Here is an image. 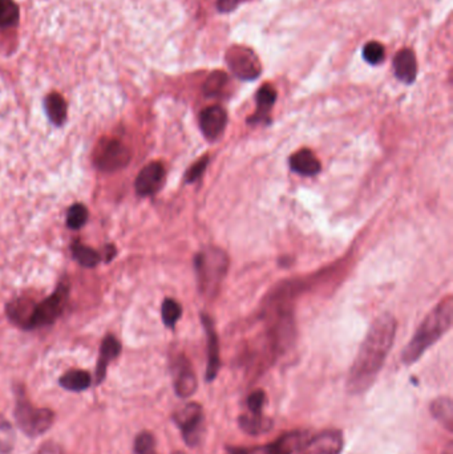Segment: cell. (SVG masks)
<instances>
[{"label": "cell", "mask_w": 453, "mask_h": 454, "mask_svg": "<svg viewBox=\"0 0 453 454\" xmlns=\"http://www.w3.org/2000/svg\"><path fill=\"white\" fill-rule=\"evenodd\" d=\"M226 60L230 70L242 80H254L261 73V64L256 53L245 47L229 50Z\"/></svg>", "instance_id": "obj_8"}, {"label": "cell", "mask_w": 453, "mask_h": 454, "mask_svg": "<svg viewBox=\"0 0 453 454\" xmlns=\"http://www.w3.org/2000/svg\"><path fill=\"white\" fill-rule=\"evenodd\" d=\"M172 373L175 394L178 397L187 399L196 393L198 387L196 372L193 370L189 359H186L184 355L175 358L172 365Z\"/></svg>", "instance_id": "obj_9"}, {"label": "cell", "mask_w": 453, "mask_h": 454, "mask_svg": "<svg viewBox=\"0 0 453 454\" xmlns=\"http://www.w3.org/2000/svg\"><path fill=\"white\" fill-rule=\"evenodd\" d=\"M238 423H239V428L250 436L268 433L274 426L273 420L266 417L263 412H249V411L238 417Z\"/></svg>", "instance_id": "obj_17"}, {"label": "cell", "mask_w": 453, "mask_h": 454, "mask_svg": "<svg viewBox=\"0 0 453 454\" xmlns=\"http://www.w3.org/2000/svg\"><path fill=\"white\" fill-rule=\"evenodd\" d=\"M344 438L340 431H324L311 438L303 454H340Z\"/></svg>", "instance_id": "obj_14"}, {"label": "cell", "mask_w": 453, "mask_h": 454, "mask_svg": "<svg viewBox=\"0 0 453 454\" xmlns=\"http://www.w3.org/2000/svg\"><path fill=\"white\" fill-rule=\"evenodd\" d=\"M45 112L55 125H62L67 118V104L59 93H51L45 99Z\"/></svg>", "instance_id": "obj_23"}, {"label": "cell", "mask_w": 453, "mask_h": 454, "mask_svg": "<svg viewBox=\"0 0 453 454\" xmlns=\"http://www.w3.org/2000/svg\"><path fill=\"white\" fill-rule=\"evenodd\" d=\"M227 125L226 111L213 105L204 109L200 116V128L209 141H216L224 133Z\"/></svg>", "instance_id": "obj_11"}, {"label": "cell", "mask_w": 453, "mask_h": 454, "mask_svg": "<svg viewBox=\"0 0 453 454\" xmlns=\"http://www.w3.org/2000/svg\"><path fill=\"white\" fill-rule=\"evenodd\" d=\"M59 384L67 391L82 392L91 387L92 379H91V375L87 371L72 370V371H68L62 375L59 380Z\"/></svg>", "instance_id": "obj_21"}, {"label": "cell", "mask_w": 453, "mask_h": 454, "mask_svg": "<svg viewBox=\"0 0 453 454\" xmlns=\"http://www.w3.org/2000/svg\"><path fill=\"white\" fill-rule=\"evenodd\" d=\"M207 164H209V155H204L202 158H200L197 161L195 165L190 166V169L186 172V182L193 184V182L198 181L205 173Z\"/></svg>", "instance_id": "obj_31"}, {"label": "cell", "mask_w": 453, "mask_h": 454, "mask_svg": "<svg viewBox=\"0 0 453 454\" xmlns=\"http://www.w3.org/2000/svg\"><path fill=\"white\" fill-rule=\"evenodd\" d=\"M396 328L398 323L390 314L381 315L371 324L347 379L351 394H361L372 387L391 351Z\"/></svg>", "instance_id": "obj_1"}, {"label": "cell", "mask_w": 453, "mask_h": 454, "mask_svg": "<svg viewBox=\"0 0 453 454\" xmlns=\"http://www.w3.org/2000/svg\"><path fill=\"white\" fill-rule=\"evenodd\" d=\"M265 405H266V394L261 389L250 393V396L247 397L246 406L249 412H263Z\"/></svg>", "instance_id": "obj_32"}, {"label": "cell", "mask_w": 453, "mask_h": 454, "mask_svg": "<svg viewBox=\"0 0 453 454\" xmlns=\"http://www.w3.org/2000/svg\"><path fill=\"white\" fill-rule=\"evenodd\" d=\"M393 68L396 77L404 84H411L416 79L417 64L416 57L411 50H402L398 52L393 60Z\"/></svg>", "instance_id": "obj_18"}, {"label": "cell", "mask_w": 453, "mask_h": 454, "mask_svg": "<svg viewBox=\"0 0 453 454\" xmlns=\"http://www.w3.org/2000/svg\"><path fill=\"white\" fill-rule=\"evenodd\" d=\"M87 219H88V210L82 204H76L68 210L67 225L72 230H79L85 225Z\"/></svg>", "instance_id": "obj_27"}, {"label": "cell", "mask_w": 453, "mask_h": 454, "mask_svg": "<svg viewBox=\"0 0 453 454\" xmlns=\"http://www.w3.org/2000/svg\"><path fill=\"white\" fill-rule=\"evenodd\" d=\"M15 420L27 436L39 437L53 425L55 413L51 409L32 405L24 388L19 387L15 391Z\"/></svg>", "instance_id": "obj_4"}, {"label": "cell", "mask_w": 453, "mask_h": 454, "mask_svg": "<svg viewBox=\"0 0 453 454\" xmlns=\"http://www.w3.org/2000/svg\"><path fill=\"white\" fill-rule=\"evenodd\" d=\"M442 454H453L452 443H449V444L445 446V449H444L443 453Z\"/></svg>", "instance_id": "obj_37"}, {"label": "cell", "mask_w": 453, "mask_h": 454, "mask_svg": "<svg viewBox=\"0 0 453 454\" xmlns=\"http://www.w3.org/2000/svg\"><path fill=\"white\" fill-rule=\"evenodd\" d=\"M277 100V92L273 87L263 85L257 93V111L249 118L250 124L268 121V114Z\"/></svg>", "instance_id": "obj_20"}, {"label": "cell", "mask_w": 453, "mask_h": 454, "mask_svg": "<svg viewBox=\"0 0 453 454\" xmlns=\"http://www.w3.org/2000/svg\"><path fill=\"white\" fill-rule=\"evenodd\" d=\"M35 454H62V449L60 448V445L55 444V443H45Z\"/></svg>", "instance_id": "obj_33"}, {"label": "cell", "mask_w": 453, "mask_h": 454, "mask_svg": "<svg viewBox=\"0 0 453 454\" xmlns=\"http://www.w3.org/2000/svg\"><path fill=\"white\" fill-rule=\"evenodd\" d=\"M175 425L180 428L186 445L195 448L201 444L205 436V414L200 404L187 403L173 414Z\"/></svg>", "instance_id": "obj_5"}, {"label": "cell", "mask_w": 453, "mask_h": 454, "mask_svg": "<svg viewBox=\"0 0 453 454\" xmlns=\"http://www.w3.org/2000/svg\"><path fill=\"white\" fill-rule=\"evenodd\" d=\"M11 423L1 413H0V431H10Z\"/></svg>", "instance_id": "obj_35"}, {"label": "cell", "mask_w": 453, "mask_h": 454, "mask_svg": "<svg viewBox=\"0 0 453 454\" xmlns=\"http://www.w3.org/2000/svg\"><path fill=\"white\" fill-rule=\"evenodd\" d=\"M129 149L117 140H108L97 146L94 153V164L103 172H116L129 164Z\"/></svg>", "instance_id": "obj_7"}, {"label": "cell", "mask_w": 453, "mask_h": 454, "mask_svg": "<svg viewBox=\"0 0 453 454\" xmlns=\"http://www.w3.org/2000/svg\"><path fill=\"white\" fill-rule=\"evenodd\" d=\"M36 304L32 300L18 299L11 301L7 307V315L11 321L21 326L24 330H30L32 316Z\"/></svg>", "instance_id": "obj_19"}, {"label": "cell", "mask_w": 453, "mask_h": 454, "mask_svg": "<svg viewBox=\"0 0 453 454\" xmlns=\"http://www.w3.org/2000/svg\"><path fill=\"white\" fill-rule=\"evenodd\" d=\"M305 440H306V433L295 431V432L282 434L275 441L265 446L247 448V449H249V454H293L305 444Z\"/></svg>", "instance_id": "obj_10"}, {"label": "cell", "mask_w": 453, "mask_h": 454, "mask_svg": "<svg viewBox=\"0 0 453 454\" xmlns=\"http://www.w3.org/2000/svg\"><path fill=\"white\" fill-rule=\"evenodd\" d=\"M72 254L73 258L84 267H94L100 262V255L93 248L82 245L80 242L73 243Z\"/></svg>", "instance_id": "obj_24"}, {"label": "cell", "mask_w": 453, "mask_h": 454, "mask_svg": "<svg viewBox=\"0 0 453 454\" xmlns=\"http://www.w3.org/2000/svg\"><path fill=\"white\" fill-rule=\"evenodd\" d=\"M68 294H70L68 286L65 283H62L47 299L36 304L30 330L48 326L58 319L64 310V306L68 299Z\"/></svg>", "instance_id": "obj_6"}, {"label": "cell", "mask_w": 453, "mask_h": 454, "mask_svg": "<svg viewBox=\"0 0 453 454\" xmlns=\"http://www.w3.org/2000/svg\"><path fill=\"white\" fill-rule=\"evenodd\" d=\"M173 454H185L184 452H175Z\"/></svg>", "instance_id": "obj_38"}, {"label": "cell", "mask_w": 453, "mask_h": 454, "mask_svg": "<svg viewBox=\"0 0 453 454\" xmlns=\"http://www.w3.org/2000/svg\"><path fill=\"white\" fill-rule=\"evenodd\" d=\"M291 169L300 176H317L322 169L318 157L310 149H300L290 157Z\"/></svg>", "instance_id": "obj_16"}, {"label": "cell", "mask_w": 453, "mask_h": 454, "mask_svg": "<svg viewBox=\"0 0 453 454\" xmlns=\"http://www.w3.org/2000/svg\"><path fill=\"white\" fill-rule=\"evenodd\" d=\"M431 414L433 417L445 426L448 432H452L453 429V404L449 397H439L431 403Z\"/></svg>", "instance_id": "obj_22"}, {"label": "cell", "mask_w": 453, "mask_h": 454, "mask_svg": "<svg viewBox=\"0 0 453 454\" xmlns=\"http://www.w3.org/2000/svg\"><path fill=\"white\" fill-rule=\"evenodd\" d=\"M242 0H218V10L222 12H229L233 11Z\"/></svg>", "instance_id": "obj_34"}, {"label": "cell", "mask_w": 453, "mask_h": 454, "mask_svg": "<svg viewBox=\"0 0 453 454\" xmlns=\"http://www.w3.org/2000/svg\"><path fill=\"white\" fill-rule=\"evenodd\" d=\"M161 312H163L165 326L169 328H173L175 323L180 320L181 315H182V307L175 299H165Z\"/></svg>", "instance_id": "obj_26"}, {"label": "cell", "mask_w": 453, "mask_h": 454, "mask_svg": "<svg viewBox=\"0 0 453 454\" xmlns=\"http://www.w3.org/2000/svg\"><path fill=\"white\" fill-rule=\"evenodd\" d=\"M202 324L206 332L207 340V365H206V382H212L217 377L221 360H219V341L217 336L216 328L213 320L207 315H202Z\"/></svg>", "instance_id": "obj_13"}, {"label": "cell", "mask_w": 453, "mask_h": 454, "mask_svg": "<svg viewBox=\"0 0 453 454\" xmlns=\"http://www.w3.org/2000/svg\"><path fill=\"white\" fill-rule=\"evenodd\" d=\"M227 83V74L221 71H216L212 73L205 84H204V92L206 96H217L218 93L224 89V87Z\"/></svg>", "instance_id": "obj_28"}, {"label": "cell", "mask_w": 453, "mask_h": 454, "mask_svg": "<svg viewBox=\"0 0 453 454\" xmlns=\"http://www.w3.org/2000/svg\"><path fill=\"white\" fill-rule=\"evenodd\" d=\"M165 179V167L160 162L145 166L136 178V193L138 196H153L160 190Z\"/></svg>", "instance_id": "obj_12"}, {"label": "cell", "mask_w": 453, "mask_h": 454, "mask_svg": "<svg viewBox=\"0 0 453 454\" xmlns=\"http://www.w3.org/2000/svg\"><path fill=\"white\" fill-rule=\"evenodd\" d=\"M19 18V9L13 0H0V27L13 26Z\"/></svg>", "instance_id": "obj_25"}, {"label": "cell", "mask_w": 453, "mask_h": 454, "mask_svg": "<svg viewBox=\"0 0 453 454\" xmlns=\"http://www.w3.org/2000/svg\"><path fill=\"white\" fill-rule=\"evenodd\" d=\"M453 301L448 295L422 320L411 341L407 344L402 355V362L411 365L417 362L424 352L432 347L452 326Z\"/></svg>", "instance_id": "obj_2"}, {"label": "cell", "mask_w": 453, "mask_h": 454, "mask_svg": "<svg viewBox=\"0 0 453 454\" xmlns=\"http://www.w3.org/2000/svg\"><path fill=\"white\" fill-rule=\"evenodd\" d=\"M136 454H158L155 450V436L151 432H141L134 440Z\"/></svg>", "instance_id": "obj_29"}, {"label": "cell", "mask_w": 453, "mask_h": 454, "mask_svg": "<svg viewBox=\"0 0 453 454\" xmlns=\"http://www.w3.org/2000/svg\"><path fill=\"white\" fill-rule=\"evenodd\" d=\"M195 266L201 292L207 298L216 297L229 269L226 253L221 248H205L197 254Z\"/></svg>", "instance_id": "obj_3"}, {"label": "cell", "mask_w": 453, "mask_h": 454, "mask_svg": "<svg viewBox=\"0 0 453 454\" xmlns=\"http://www.w3.org/2000/svg\"><path fill=\"white\" fill-rule=\"evenodd\" d=\"M121 352V344L112 335L105 336L103 343H102V348H100V356H99V362L96 365V384H102L109 362L114 360Z\"/></svg>", "instance_id": "obj_15"}, {"label": "cell", "mask_w": 453, "mask_h": 454, "mask_svg": "<svg viewBox=\"0 0 453 454\" xmlns=\"http://www.w3.org/2000/svg\"><path fill=\"white\" fill-rule=\"evenodd\" d=\"M363 57L367 62L372 65H376L383 62L384 59V48L383 45L376 42H371L364 45L363 48Z\"/></svg>", "instance_id": "obj_30"}, {"label": "cell", "mask_w": 453, "mask_h": 454, "mask_svg": "<svg viewBox=\"0 0 453 454\" xmlns=\"http://www.w3.org/2000/svg\"><path fill=\"white\" fill-rule=\"evenodd\" d=\"M114 255H116V248H114V246H109V248L107 246V248H105V260H107V262H111Z\"/></svg>", "instance_id": "obj_36"}]
</instances>
